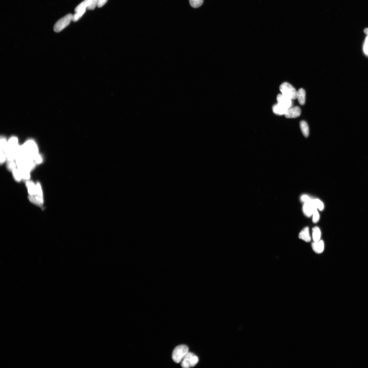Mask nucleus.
Segmentation results:
<instances>
[{
    "instance_id": "nucleus-7",
    "label": "nucleus",
    "mask_w": 368,
    "mask_h": 368,
    "mask_svg": "<svg viewBox=\"0 0 368 368\" xmlns=\"http://www.w3.org/2000/svg\"><path fill=\"white\" fill-rule=\"evenodd\" d=\"M316 210L317 208L313 202V199L304 202L303 206V211L305 216L309 217H311Z\"/></svg>"
},
{
    "instance_id": "nucleus-10",
    "label": "nucleus",
    "mask_w": 368,
    "mask_h": 368,
    "mask_svg": "<svg viewBox=\"0 0 368 368\" xmlns=\"http://www.w3.org/2000/svg\"><path fill=\"white\" fill-rule=\"evenodd\" d=\"M7 142L6 139L4 138L1 139V163L2 164L5 162L7 158L6 154Z\"/></svg>"
},
{
    "instance_id": "nucleus-29",
    "label": "nucleus",
    "mask_w": 368,
    "mask_h": 368,
    "mask_svg": "<svg viewBox=\"0 0 368 368\" xmlns=\"http://www.w3.org/2000/svg\"><path fill=\"white\" fill-rule=\"evenodd\" d=\"M16 164L14 162V161L9 162H8V169L10 170H13L16 167Z\"/></svg>"
},
{
    "instance_id": "nucleus-2",
    "label": "nucleus",
    "mask_w": 368,
    "mask_h": 368,
    "mask_svg": "<svg viewBox=\"0 0 368 368\" xmlns=\"http://www.w3.org/2000/svg\"><path fill=\"white\" fill-rule=\"evenodd\" d=\"M19 147L18 139L15 137H12L7 145L6 156L8 162L15 160Z\"/></svg>"
},
{
    "instance_id": "nucleus-5",
    "label": "nucleus",
    "mask_w": 368,
    "mask_h": 368,
    "mask_svg": "<svg viewBox=\"0 0 368 368\" xmlns=\"http://www.w3.org/2000/svg\"><path fill=\"white\" fill-rule=\"evenodd\" d=\"M198 358L194 354L189 352L182 360L181 366L182 368H189L193 367L197 365Z\"/></svg>"
},
{
    "instance_id": "nucleus-25",
    "label": "nucleus",
    "mask_w": 368,
    "mask_h": 368,
    "mask_svg": "<svg viewBox=\"0 0 368 368\" xmlns=\"http://www.w3.org/2000/svg\"><path fill=\"white\" fill-rule=\"evenodd\" d=\"M99 2V0H92L87 8L90 10L94 9L96 6H97Z\"/></svg>"
},
{
    "instance_id": "nucleus-12",
    "label": "nucleus",
    "mask_w": 368,
    "mask_h": 368,
    "mask_svg": "<svg viewBox=\"0 0 368 368\" xmlns=\"http://www.w3.org/2000/svg\"><path fill=\"white\" fill-rule=\"evenodd\" d=\"M288 109L287 108L278 103L274 105L272 107L273 113L279 115H285Z\"/></svg>"
},
{
    "instance_id": "nucleus-17",
    "label": "nucleus",
    "mask_w": 368,
    "mask_h": 368,
    "mask_svg": "<svg viewBox=\"0 0 368 368\" xmlns=\"http://www.w3.org/2000/svg\"><path fill=\"white\" fill-rule=\"evenodd\" d=\"M92 0H85L77 6L75 9L76 13L80 11L86 10L91 4Z\"/></svg>"
},
{
    "instance_id": "nucleus-21",
    "label": "nucleus",
    "mask_w": 368,
    "mask_h": 368,
    "mask_svg": "<svg viewBox=\"0 0 368 368\" xmlns=\"http://www.w3.org/2000/svg\"><path fill=\"white\" fill-rule=\"evenodd\" d=\"M191 6L194 8H197L201 6L203 3V0H189Z\"/></svg>"
},
{
    "instance_id": "nucleus-28",
    "label": "nucleus",
    "mask_w": 368,
    "mask_h": 368,
    "mask_svg": "<svg viewBox=\"0 0 368 368\" xmlns=\"http://www.w3.org/2000/svg\"><path fill=\"white\" fill-rule=\"evenodd\" d=\"M364 53L368 56V36L366 37L363 46Z\"/></svg>"
},
{
    "instance_id": "nucleus-27",
    "label": "nucleus",
    "mask_w": 368,
    "mask_h": 368,
    "mask_svg": "<svg viewBox=\"0 0 368 368\" xmlns=\"http://www.w3.org/2000/svg\"><path fill=\"white\" fill-rule=\"evenodd\" d=\"M320 218L318 210H316L313 215L312 221L313 223H318Z\"/></svg>"
},
{
    "instance_id": "nucleus-1",
    "label": "nucleus",
    "mask_w": 368,
    "mask_h": 368,
    "mask_svg": "<svg viewBox=\"0 0 368 368\" xmlns=\"http://www.w3.org/2000/svg\"><path fill=\"white\" fill-rule=\"evenodd\" d=\"M18 155L32 159L36 164L41 163L42 161L41 156L38 154L37 145L33 140L27 141L22 146H19L17 155Z\"/></svg>"
},
{
    "instance_id": "nucleus-16",
    "label": "nucleus",
    "mask_w": 368,
    "mask_h": 368,
    "mask_svg": "<svg viewBox=\"0 0 368 368\" xmlns=\"http://www.w3.org/2000/svg\"><path fill=\"white\" fill-rule=\"evenodd\" d=\"M29 199L31 202L39 206H41L44 203V198L37 195H30Z\"/></svg>"
},
{
    "instance_id": "nucleus-23",
    "label": "nucleus",
    "mask_w": 368,
    "mask_h": 368,
    "mask_svg": "<svg viewBox=\"0 0 368 368\" xmlns=\"http://www.w3.org/2000/svg\"><path fill=\"white\" fill-rule=\"evenodd\" d=\"M13 177L14 179L16 180L17 181H20L21 179H22V178L20 172H19L18 168V169H16V168H14V169L13 170Z\"/></svg>"
},
{
    "instance_id": "nucleus-24",
    "label": "nucleus",
    "mask_w": 368,
    "mask_h": 368,
    "mask_svg": "<svg viewBox=\"0 0 368 368\" xmlns=\"http://www.w3.org/2000/svg\"><path fill=\"white\" fill-rule=\"evenodd\" d=\"M313 202L314 203L317 209L320 211H322L324 208V206L323 202L318 199H313Z\"/></svg>"
},
{
    "instance_id": "nucleus-19",
    "label": "nucleus",
    "mask_w": 368,
    "mask_h": 368,
    "mask_svg": "<svg viewBox=\"0 0 368 368\" xmlns=\"http://www.w3.org/2000/svg\"><path fill=\"white\" fill-rule=\"evenodd\" d=\"M300 127L303 135L307 138L309 134V128L307 122L304 121H301Z\"/></svg>"
},
{
    "instance_id": "nucleus-30",
    "label": "nucleus",
    "mask_w": 368,
    "mask_h": 368,
    "mask_svg": "<svg viewBox=\"0 0 368 368\" xmlns=\"http://www.w3.org/2000/svg\"><path fill=\"white\" fill-rule=\"evenodd\" d=\"M301 201L304 202H306L311 200V198L307 195H303L301 197Z\"/></svg>"
},
{
    "instance_id": "nucleus-8",
    "label": "nucleus",
    "mask_w": 368,
    "mask_h": 368,
    "mask_svg": "<svg viewBox=\"0 0 368 368\" xmlns=\"http://www.w3.org/2000/svg\"><path fill=\"white\" fill-rule=\"evenodd\" d=\"M276 99L278 103L283 105L288 109L292 106V100L282 94H280L277 96Z\"/></svg>"
},
{
    "instance_id": "nucleus-4",
    "label": "nucleus",
    "mask_w": 368,
    "mask_h": 368,
    "mask_svg": "<svg viewBox=\"0 0 368 368\" xmlns=\"http://www.w3.org/2000/svg\"><path fill=\"white\" fill-rule=\"evenodd\" d=\"M282 94L292 100L297 99V91L295 88L287 82L282 84L280 87Z\"/></svg>"
},
{
    "instance_id": "nucleus-15",
    "label": "nucleus",
    "mask_w": 368,
    "mask_h": 368,
    "mask_svg": "<svg viewBox=\"0 0 368 368\" xmlns=\"http://www.w3.org/2000/svg\"><path fill=\"white\" fill-rule=\"evenodd\" d=\"M26 185L28 189V192L30 195H35L37 194L36 186L34 183L31 181L26 182Z\"/></svg>"
},
{
    "instance_id": "nucleus-11",
    "label": "nucleus",
    "mask_w": 368,
    "mask_h": 368,
    "mask_svg": "<svg viewBox=\"0 0 368 368\" xmlns=\"http://www.w3.org/2000/svg\"><path fill=\"white\" fill-rule=\"evenodd\" d=\"M324 243L322 240L314 242L312 244V247L314 251L317 254L322 253L324 250Z\"/></svg>"
},
{
    "instance_id": "nucleus-9",
    "label": "nucleus",
    "mask_w": 368,
    "mask_h": 368,
    "mask_svg": "<svg viewBox=\"0 0 368 368\" xmlns=\"http://www.w3.org/2000/svg\"><path fill=\"white\" fill-rule=\"evenodd\" d=\"M301 113V109L299 107H292L288 109L285 116L287 118H294L300 116Z\"/></svg>"
},
{
    "instance_id": "nucleus-3",
    "label": "nucleus",
    "mask_w": 368,
    "mask_h": 368,
    "mask_svg": "<svg viewBox=\"0 0 368 368\" xmlns=\"http://www.w3.org/2000/svg\"><path fill=\"white\" fill-rule=\"evenodd\" d=\"M189 348L185 344L176 347L172 353V357L174 361L177 363L181 362L183 358L189 352Z\"/></svg>"
},
{
    "instance_id": "nucleus-22",
    "label": "nucleus",
    "mask_w": 368,
    "mask_h": 368,
    "mask_svg": "<svg viewBox=\"0 0 368 368\" xmlns=\"http://www.w3.org/2000/svg\"><path fill=\"white\" fill-rule=\"evenodd\" d=\"M86 10H84L76 13L75 14L73 15L72 21L74 22H76L79 20L84 15L86 12Z\"/></svg>"
},
{
    "instance_id": "nucleus-13",
    "label": "nucleus",
    "mask_w": 368,
    "mask_h": 368,
    "mask_svg": "<svg viewBox=\"0 0 368 368\" xmlns=\"http://www.w3.org/2000/svg\"><path fill=\"white\" fill-rule=\"evenodd\" d=\"M299 238L307 242H310L311 241V237L309 233V229L308 227H306L303 229L300 233Z\"/></svg>"
},
{
    "instance_id": "nucleus-18",
    "label": "nucleus",
    "mask_w": 368,
    "mask_h": 368,
    "mask_svg": "<svg viewBox=\"0 0 368 368\" xmlns=\"http://www.w3.org/2000/svg\"><path fill=\"white\" fill-rule=\"evenodd\" d=\"M321 232L318 227H315L312 229V237L314 242H318L320 240Z\"/></svg>"
},
{
    "instance_id": "nucleus-32",
    "label": "nucleus",
    "mask_w": 368,
    "mask_h": 368,
    "mask_svg": "<svg viewBox=\"0 0 368 368\" xmlns=\"http://www.w3.org/2000/svg\"><path fill=\"white\" fill-rule=\"evenodd\" d=\"M364 33L368 36V28H366L364 30Z\"/></svg>"
},
{
    "instance_id": "nucleus-20",
    "label": "nucleus",
    "mask_w": 368,
    "mask_h": 368,
    "mask_svg": "<svg viewBox=\"0 0 368 368\" xmlns=\"http://www.w3.org/2000/svg\"><path fill=\"white\" fill-rule=\"evenodd\" d=\"M18 169L20 172L22 179L25 180H28L30 179V171L21 168H18Z\"/></svg>"
},
{
    "instance_id": "nucleus-31",
    "label": "nucleus",
    "mask_w": 368,
    "mask_h": 368,
    "mask_svg": "<svg viewBox=\"0 0 368 368\" xmlns=\"http://www.w3.org/2000/svg\"><path fill=\"white\" fill-rule=\"evenodd\" d=\"M108 0H99L98 4L97 5V7L101 8L106 3H107Z\"/></svg>"
},
{
    "instance_id": "nucleus-26",
    "label": "nucleus",
    "mask_w": 368,
    "mask_h": 368,
    "mask_svg": "<svg viewBox=\"0 0 368 368\" xmlns=\"http://www.w3.org/2000/svg\"><path fill=\"white\" fill-rule=\"evenodd\" d=\"M37 188V194L39 197H43L42 191L41 186L39 182H38L36 185Z\"/></svg>"
},
{
    "instance_id": "nucleus-14",
    "label": "nucleus",
    "mask_w": 368,
    "mask_h": 368,
    "mask_svg": "<svg viewBox=\"0 0 368 368\" xmlns=\"http://www.w3.org/2000/svg\"><path fill=\"white\" fill-rule=\"evenodd\" d=\"M305 97H306V93H305L304 89L303 88L300 89L297 91V99L301 105H303L305 104Z\"/></svg>"
},
{
    "instance_id": "nucleus-6",
    "label": "nucleus",
    "mask_w": 368,
    "mask_h": 368,
    "mask_svg": "<svg viewBox=\"0 0 368 368\" xmlns=\"http://www.w3.org/2000/svg\"><path fill=\"white\" fill-rule=\"evenodd\" d=\"M73 16L72 14H69L59 20L54 26L55 32L59 33L65 29L72 20Z\"/></svg>"
}]
</instances>
